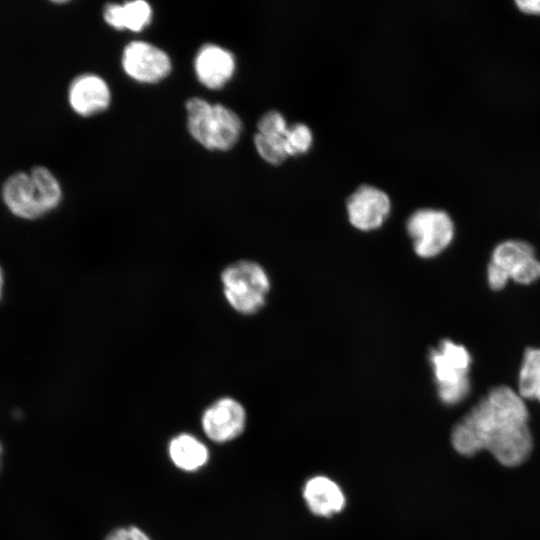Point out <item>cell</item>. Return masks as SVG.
<instances>
[{"mask_svg": "<svg viewBox=\"0 0 540 540\" xmlns=\"http://www.w3.org/2000/svg\"><path fill=\"white\" fill-rule=\"evenodd\" d=\"M2 199L15 216L36 220L56 209L62 200V189L54 174L44 166L29 172L10 175L2 187Z\"/></svg>", "mask_w": 540, "mask_h": 540, "instance_id": "cell-2", "label": "cell"}, {"mask_svg": "<svg viewBox=\"0 0 540 540\" xmlns=\"http://www.w3.org/2000/svg\"><path fill=\"white\" fill-rule=\"evenodd\" d=\"M68 101L76 114L82 117L94 116L108 109L111 102L110 88L98 75L81 74L69 85Z\"/></svg>", "mask_w": 540, "mask_h": 540, "instance_id": "cell-11", "label": "cell"}, {"mask_svg": "<svg viewBox=\"0 0 540 540\" xmlns=\"http://www.w3.org/2000/svg\"><path fill=\"white\" fill-rule=\"evenodd\" d=\"M191 137L210 151H228L238 142L243 125L238 114L222 104L192 97L185 104Z\"/></svg>", "mask_w": 540, "mask_h": 540, "instance_id": "cell-3", "label": "cell"}, {"mask_svg": "<svg viewBox=\"0 0 540 540\" xmlns=\"http://www.w3.org/2000/svg\"><path fill=\"white\" fill-rule=\"evenodd\" d=\"M254 144L261 158L270 164H280L288 156L283 136L265 135L257 132L254 136Z\"/></svg>", "mask_w": 540, "mask_h": 540, "instance_id": "cell-17", "label": "cell"}, {"mask_svg": "<svg viewBox=\"0 0 540 540\" xmlns=\"http://www.w3.org/2000/svg\"><path fill=\"white\" fill-rule=\"evenodd\" d=\"M303 498L309 510L321 517H330L342 511L346 498L341 487L332 479L317 475L309 478L303 487Z\"/></svg>", "mask_w": 540, "mask_h": 540, "instance_id": "cell-13", "label": "cell"}, {"mask_svg": "<svg viewBox=\"0 0 540 540\" xmlns=\"http://www.w3.org/2000/svg\"><path fill=\"white\" fill-rule=\"evenodd\" d=\"M236 69L234 55L216 44H205L197 51L194 71L198 81L208 89H220L233 77Z\"/></svg>", "mask_w": 540, "mask_h": 540, "instance_id": "cell-12", "label": "cell"}, {"mask_svg": "<svg viewBox=\"0 0 540 540\" xmlns=\"http://www.w3.org/2000/svg\"><path fill=\"white\" fill-rule=\"evenodd\" d=\"M246 413L235 399L223 397L206 408L202 415L205 434L215 442H226L238 437L244 430Z\"/></svg>", "mask_w": 540, "mask_h": 540, "instance_id": "cell-10", "label": "cell"}, {"mask_svg": "<svg viewBox=\"0 0 540 540\" xmlns=\"http://www.w3.org/2000/svg\"><path fill=\"white\" fill-rule=\"evenodd\" d=\"M152 8L146 1H126L122 4L109 3L103 11L105 22L116 30L140 32L151 23Z\"/></svg>", "mask_w": 540, "mask_h": 540, "instance_id": "cell-14", "label": "cell"}, {"mask_svg": "<svg viewBox=\"0 0 540 540\" xmlns=\"http://www.w3.org/2000/svg\"><path fill=\"white\" fill-rule=\"evenodd\" d=\"M524 399L509 386L492 387L454 426L451 443L461 455L489 451L504 466L522 464L533 447Z\"/></svg>", "mask_w": 540, "mask_h": 540, "instance_id": "cell-1", "label": "cell"}, {"mask_svg": "<svg viewBox=\"0 0 540 540\" xmlns=\"http://www.w3.org/2000/svg\"><path fill=\"white\" fill-rule=\"evenodd\" d=\"M288 124L284 116L276 110L266 112L257 123V132L265 135L283 136Z\"/></svg>", "mask_w": 540, "mask_h": 540, "instance_id": "cell-19", "label": "cell"}, {"mask_svg": "<svg viewBox=\"0 0 540 540\" xmlns=\"http://www.w3.org/2000/svg\"><path fill=\"white\" fill-rule=\"evenodd\" d=\"M346 209L350 223L361 231L379 228L391 210L389 196L380 188L363 184L347 199Z\"/></svg>", "mask_w": 540, "mask_h": 540, "instance_id": "cell-9", "label": "cell"}, {"mask_svg": "<svg viewBox=\"0 0 540 540\" xmlns=\"http://www.w3.org/2000/svg\"><path fill=\"white\" fill-rule=\"evenodd\" d=\"M284 143L288 156L306 153L313 143L312 131L304 123H295L288 127Z\"/></svg>", "mask_w": 540, "mask_h": 540, "instance_id": "cell-18", "label": "cell"}, {"mask_svg": "<svg viewBox=\"0 0 540 540\" xmlns=\"http://www.w3.org/2000/svg\"><path fill=\"white\" fill-rule=\"evenodd\" d=\"M121 64L131 79L145 84L162 81L172 69L169 55L159 47L144 41H132L127 44L123 49Z\"/></svg>", "mask_w": 540, "mask_h": 540, "instance_id": "cell-8", "label": "cell"}, {"mask_svg": "<svg viewBox=\"0 0 540 540\" xmlns=\"http://www.w3.org/2000/svg\"><path fill=\"white\" fill-rule=\"evenodd\" d=\"M105 540H150L149 537L136 527L118 528L113 530Z\"/></svg>", "mask_w": 540, "mask_h": 540, "instance_id": "cell-20", "label": "cell"}, {"mask_svg": "<svg viewBox=\"0 0 540 540\" xmlns=\"http://www.w3.org/2000/svg\"><path fill=\"white\" fill-rule=\"evenodd\" d=\"M518 394L540 402V347H528L518 373Z\"/></svg>", "mask_w": 540, "mask_h": 540, "instance_id": "cell-16", "label": "cell"}, {"mask_svg": "<svg viewBox=\"0 0 540 540\" xmlns=\"http://www.w3.org/2000/svg\"><path fill=\"white\" fill-rule=\"evenodd\" d=\"M2 457H3V447H2V444L0 442V470H1V466H2Z\"/></svg>", "mask_w": 540, "mask_h": 540, "instance_id": "cell-23", "label": "cell"}, {"mask_svg": "<svg viewBox=\"0 0 540 540\" xmlns=\"http://www.w3.org/2000/svg\"><path fill=\"white\" fill-rule=\"evenodd\" d=\"M226 302L243 315L257 313L266 302L270 280L265 269L252 260H239L227 265L220 274Z\"/></svg>", "mask_w": 540, "mask_h": 540, "instance_id": "cell-5", "label": "cell"}, {"mask_svg": "<svg viewBox=\"0 0 540 540\" xmlns=\"http://www.w3.org/2000/svg\"><path fill=\"white\" fill-rule=\"evenodd\" d=\"M428 359L440 401L451 406L465 400L471 390L472 357L468 349L453 340L443 339L430 349Z\"/></svg>", "mask_w": 540, "mask_h": 540, "instance_id": "cell-4", "label": "cell"}, {"mask_svg": "<svg viewBox=\"0 0 540 540\" xmlns=\"http://www.w3.org/2000/svg\"><path fill=\"white\" fill-rule=\"evenodd\" d=\"M3 289H4V272L2 267L0 266V300L3 296Z\"/></svg>", "mask_w": 540, "mask_h": 540, "instance_id": "cell-22", "label": "cell"}, {"mask_svg": "<svg viewBox=\"0 0 540 540\" xmlns=\"http://www.w3.org/2000/svg\"><path fill=\"white\" fill-rule=\"evenodd\" d=\"M169 454L173 463L186 471L198 469L208 458L206 447L189 434H181L172 439Z\"/></svg>", "mask_w": 540, "mask_h": 540, "instance_id": "cell-15", "label": "cell"}, {"mask_svg": "<svg viewBox=\"0 0 540 540\" xmlns=\"http://www.w3.org/2000/svg\"><path fill=\"white\" fill-rule=\"evenodd\" d=\"M516 5L523 12L540 14V0H518Z\"/></svg>", "mask_w": 540, "mask_h": 540, "instance_id": "cell-21", "label": "cell"}, {"mask_svg": "<svg viewBox=\"0 0 540 540\" xmlns=\"http://www.w3.org/2000/svg\"><path fill=\"white\" fill-rule=\"evenodd\" d=\"M486 276L489 287L494 291L502 290L509 280L529 285L540 279V260L530 243L505 240L492 250Z\"/></svg>", "mask_w": 540, "mask_h": 540, "instance_id": "cell-6", "label": "cell"}, {"mask_svg": "<svg viewBox=\"0 0 540 540\" xmlns=\"http://www.w3.org/2000/svg\"><path fill=\"white\" fill-rule=\"evenodd\" d=\"M415 253L432 258L442 253L454 237V223L443 210L424 208L413 212L406 222Z\"/></svg>", "mask_w": 540, "mask_h": 540, "instance_id": "cell-7", "label": "cell"}]
</instances>
